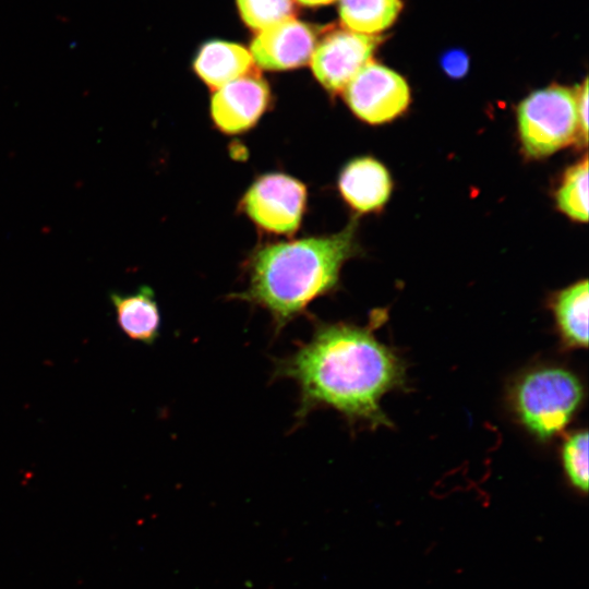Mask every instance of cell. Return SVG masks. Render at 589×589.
I'll list each match as a JSON object with an SVG mask.
<instances>
[{
    "label": "cell",
    "mask_w": 589,
    "mask_h": 589,
    "mask_svg": "<svg viewBox=\"0 0 589 589\" xmlns=\"http://www.w3.org/2000/svg\"><path fill=\"white\" fill-rule=\"evenodd\" d=\"M441 64L449 76L458 79L468 71L469 61L465 52L450 50L443 56Z\"/></svg>",
    "instance_id": "18"
},
{
    "label": "cell",
    "mask_w": 589,
    "mask_h": 589,
    "mask_svg": "<svg viewBox=\"0 0 589 589\" xmlns=\"http://www.w3.org/2000/svg\"><path fill=\"white\" fill-rule=\"evenodd\" d=\"M253 59L243 46L221 40L203 45L194 60V70L212 89L240 79L252 70Z\"/></svg>",
    "instance_id": "12"
},
{
    "label": "cell",
    "mask_w": 589,
    "mask_h": 589,
    "mask_svg": "<svg viewBox=\"0 0 589 589\" xmlns=\"http://www.w3.org/2000/svg\"><path fill=\"white\" fill-rule=\"evenodd\" d=\"M581 399L579 380L562 368L531 370L515 382L510 393L518 420L540 440L560 433L572 420Z\"/></svg>",
    "instance_id": "3"
},
{
    "label": "cell",
    "mask_w": 589,
    "mask_h": 589,
    "mask_svg": "<svg viewBox=\"0 0 589 589\" xmlns=\"http://www.w3.org/2000/svg\"><path fill=\"white\" fill-rule=\"evenodd\" d=\"M243 22L251 28L262 31L293 17L292 0H237Z\"/></svg>",
    "instance_id": "16"
},
{
    "label": "cell",
    "mask_w": 589,
    "mask_h": 589,
    "mask_svg": "<svg viewBox=\"0 0 589 589\" xmlns=\"http://www.w3.org/2000/svg\"><path fill=\"white\" fill-rule=\"evenodd\" d=\"M316 45L312 26L294 17L259 31L250 46L253 62L279 71L308 63Z\"/></svg>",
    "instance_id": "9"
},
{
    "label": "cell",
    "mask_w": 589,
    "mask_h": 589,
    "mask_svg": "<svg viewBox=\"0 0 589 589\" xmlns=\"http://www.w3.org/2000/svg\"><path fill=\"white\" fill-rule=\"evenodd\" d=\"M299 3L308 7H318V5H326L329 4L336 0H297Z\"/></svg>",
    "instance_id": "20"
},
{
    "label": "cell",
    "mask_w": 589,
    "mask_h": 589,
    "mask_svg": "<svg viewBox=\"0 0 589 589\" xmlns=\"http://www.w3.org/2000/svg\"><path fill=\"white\" fill-rule=\"evenodd\" d=\"M120 329L130 339L153 345L160 335L161 316L152 288L141 286L131 294L109 293Z\"/></svg>",
    "instance_id": "11"
},
{
    "label": "cell",
    "mask_w": 589,
    "mask_h": 589,
    "mask_svg": "<svg viewBox=\"0 0 589 589\" xmlns=\"http://www.w3.org/2000/svg\"><path fill=\"white\" fill-rule=\"evenodd\" d=\"M577 116L579 123V132L584 139V144L587 143L588 136V82H584L582 86L577 88Z\"/></svg>",
    "instance_id": "19"
},
{
    "label": "cell",
    "mask_w": 589,
    "mask_h": 589,
    "mask_svg": "<svg viewBox=\"0 0 589 589\" xmlns=\"http://www.w3.org/2000/svg\"><path fill=\"white\" fill-rule=\"evenodd\" d=\"M342 93L351 111L371 124L397 118L410 103V88L406 80L373 60L356 74Z\"/></svg>",
    "instance_id": "6"
},
{
    "label": "cell",
    "mask_w": 589,
    "mask_h": 589,
    "mask_svg": "<svg viewBox=\"0 0 589 589\" xmlns=\"http://www.w3.org/2000/svg\"><path fill=\"white\" fill-rule=\"evenodd\" d=\"M269 101L267 83L249 73L215 91L211 100L212 119L226 134L242 133L257 122Z\"/></svg>",
    "instance_id": "8"
},
{
    "label": "cell",
    "mask_w": 589,
    "mask_h": 589,
    "mask_svg": "<svg viewBox=\"0 0 589 589\" xmlns=\"http://www.w3.org/2000/svg\"><path fill=\"white\" fill-rule=\"evenodd\" d=\"M517 120L529 156L541 158L560 151L580 135L577 89L551 85L534 91L519 104Z\"/></svg>",
    "instance_id": "4"
},
{
    "label": "cell",
    "mask_w": 589,
    "mask_h": 589,
    "mask_svg": "<svg viewBox=\"0 0 589 589\" xmlns=\"http://www.w3.org/2000/svg\"><path fill=\"white\" fill-rule=\"evenodd\" d=\"M356 221L338 233L265 244L249 257L248 287L229 296L266 311L277 336L336 290L344 263L354 255Z\"/></svg>",
    "instance_id": "2"
},
{
    "label": "cell",
    "mask_w": 589,
    "mask_h": 589,
    "mask_svg": "<svg viewBox=\"0 0 589 589\" xmlns=\"http://www.w3.org/2000/svg\"><path fill=\"white\" fill-rule=\"evenodd\" d=\"M563 467L570 484L579 492L588 491V432L576 431L562 446Z\"/></svg>",
    "instance_id": "17"
},
{
    "label": "cell",
    "mask_w": 589,
    "mask_h": 589,
    "mask_svg": "<svg viewBox=\"0 0 589 589\" xmlns=\"http://www.w3.org/2000/svg\"><path fill=\"white\" fill-rule=\"evenodd\" d=\"M558 208L569 218L587 223L588 220V159L570 167L564 175L556 193Z\"/></svg>",
    "instance_id": "15"
},
{
    "label": "cell",
    "mask_w": 589,
    "mask_h": 589,
    "mask_svg": "<svg viewBox=\"0 0 589 589\" xmlns=\"http://www.w3.org/2000/svg\"><path fill=\"white\" fill-rule=\"evenodd\" d=\"M588 281L579 280L557 292L552 311L563 342L570 348L588 345Z\"/></svg>",
    "instance_id": "13"
},
{
    "label": "cell",
    "mask_w": 589,
    "mask_h": 589,
    "mask_svg": "<svg viewBox=\"0 0 589 589\" xmlns=\"http://www.w3.org/2000/svg\"><path fill=\"white\" fill-rule=\"evenodd\" d=\"M401 9V0H339L345 28L365 35H378L390 27Z\"/></svg>",
    "instance_id": "14"
},
{
    "label": "cell",
    "mask_w": 589,
    "mask_h": 589,
    "mask_svg": "<svg viewBox=\"0 0 589 589\" xmlns=\"http://www.w3.org/2000/svg\"><path fill=\"white\" fill-rule=\"evenodd\" d=\"M366 326L313 320L310 339L275 361L273 378L293 381L299 388L300 424L312 411L330 408L350 424L389 425L380 400L405 385V365Z\"/></svg>",
    "instance_id": "1"
},
{
    "label": "cell",
    "mask_w": 589,
    "mask_h": 589,
    "mask_svg": "<svg viewBox=\"0 0 589 589\" xmlns=\"http://www.w3.org/2000/svg\"><path fill=\"white\" fill-rule=\"evenodd\" d=\"M338 188L353 209L369 213L380 209L388 201L392 179L380 161L361 157L345 166L339 175Z\"/></svg>",
    "instance_id": "10"
},
{
    "label": "cell",
    "mask_w": 589,
    "mask_h": 589,
    "mask_svg": "<svg viewBox=\"0 0 589 589\" xmlns=\"http://www.w3.org/2000/svg\"><path fill=\"white\" fill-rule=\"evenodd\" d=\"M382 38L348 28L328 32L311 56V69L320 84L330 93L342 92L356 74L372 60Z\"/></svg>",
    "instance_id": "7"
},
{
    "label": "cell",
    "mask_w": 589,
    "mask_h": 589,
    "mask_svg": "<svg viewBox=\"0 0 589 589\" xmlns=\"http://www.w3.org/2000/svg\"><path fill=\"white\" fill-rule=\"evenodd\" d=\"M305 202L302 182L284 173H267L252 183L240 207L261 229L291 236L300 227Z\"/></svg>",
    "instance_id": "5"
}]
</instances>
